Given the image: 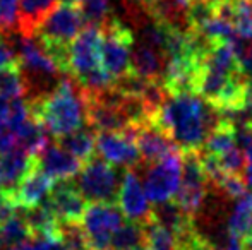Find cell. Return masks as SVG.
<instances>
[{
  "label": "cell",
  "instance_id": "f546056e",
  "mask_svg": "<svg viewBox=\"0 0 252 250\" xmlns=\"http://www.w3.org/2000/svg\"><path fill=\"white\" fill-rule=\"evenodd\" d=\"M60 238L69 250H94L81 223H60Z\"/></svg>",
  "mask_w": 252,
  "mask_h": 250
},
{
  "label": "cell",
  "instance_id": "6da1fadb",
  "mask_svg": "<svg viewBox=\"0 0 252 250\" xmlns=\"http://www.w3.org/2000/svg\"><path fill=\"white\" fill-rule=\"evenodd\" d=\"M196 93L166 94L155 113L153 124L158 125L180 151H201L220 115Z\"/></svg>",
  "mask_w": 252,
  "mask_h": 250
},
{
  "label": "cell",
  "instance_id": "8992f818",
  "mask_svg": "<svg viewBox=\"0 0 252 250\" xmlns=\"http://www.w3.org/2000/svg\"><path fill=\"white\" fill-rule=\"evenodd\" d=\"M84 26L86 23H84L81 7L60 3L45 17V21L34 33V38L45 43L70 45Z\"/></svg>",
  "mask_w": 252,
  "mask_h": 250
},
{
  "label": "cell",
  "instance_id": "4fadbf2b",
  "mask_svg": "<svg viewBox=\"0 0 252 250\" xmlns=\"http://www.w3.org/2000/svg\"><path fill=\"white\" fill-rule=\"evenodd\" d=\"M117 202H119V209L122 211L124 216H127L130 221H137V223H144L153 211L139 177L130 170L124 171L122 175Z\"/></svg>",
  "mask_w": 252,
  "mask_h": 250
},
{
  "label": "cell",
  "instance_id": "8d00e7d4",
  "mask_svg": "<svg viewBox=\"0 0 252 250\" xmlns=\"http://www.w3.org/2000/svg\"><path fill=\"white\" fill-rule=\"evenodd\" d=\"M196 2H199V3H202L204 7H208L211 12H215L218 7H221L223 3L225 2H228V0H196Z\"/></svg>",
  "mask_w": 252,
  "mask_h": 250
},
{
  "label": "cell",
  "instance_id": "9a60e30c",
  "mask_svg": "<svg viewBox=\"0 0 252 250\" xmlns=\"http://www.w3.org/2000/svg\"><path fill=\"white\" fill-rule=\"evenodd\" d=\"M36 168V158L19 147L0 154V190L12 195L21 182Z\"/></svg>",
  "mask_w": 252,
  "mask_h": 250
},
{
  "label": "cell",
  "instance_id": "277c9868",
  "mask_svg": "<svg viewBox=\"0 0 252 250\" xmlns=\"http://www.w3.org/2000/svg\"><path fill=\"white\" fill-rule=\"evenodd\" d=\"M76 187L90 204H115L120 187L119 173L115 167L93 156L81 168Z\"/></svg>",
  "mask_w": 252,
  "mask_h": 250
},
{
  "label": "cell",
  "instance_id": "cb8c5ba5",
  "mask_svg": "<svg viewBox=\"0 0 252 250\" xmlns=\"http://www.w3.org/2000/svg\"><path fill=\"white\" fill-rule=\"evenodd\" d=\"M252 231V189L237 199L233 213L228 220V235L244 238Z\"/></svg>",
  "mask_w": 252,
  "mask_h": 250
},
{
  "label": "cell",
  "instance_id": "44dd1931",
  "mask_svg": "<svg viewBox=\"0 0 252 250\" xmlns=\"http://www.w3.org/2000/svg\"><path fill=\"white\" fill-rule=\"evenodd\" d=\"M151 216L158 221L161 226H165L168 231H172L175 240L184 238L186 235H189L190 231L196 230L194 226V218L187 216L177 202H165L159 204L155 211H151Z\"/></svg>",
  "mask_w": 252,
  "mask_h": 250
},
{
  "label": "cell",
  "instance_id": "ab89813d",
  "mask_svg": "<svg viewBox=\"0 0 252 250\" xmlns=\"http://www.w3.org/2000/svg\"><path fill=\"white\" fill-rule=\"evenodd\" d=\"M10 200H12V199H10V195H7V194H3L2 190H0V209H2L5 204H9Z\"/></svg>",
  "mask_w": 252,
  "mask_h": 250
},
{
  "label": "cell",
  "instance_id": "836d02e7",
  "mask_svg": "<svg viewBox=\"0 0 252 250\" xmlns=\"http://www.w3.org/2000/svg\"><path fill=\"white\" fill-rule=\"evenodd\" d=\"M246 156V168H244V182L249 189H252V144L244 149Z\"/></svg>",
  "mask_w": 252,
  "mask_h": 250
},
{
  "label": "cell",
  "instance_id": "7a4b0ae2",
  "mask_svg": "<svg viewBox=\"0 0 252 250\" xmlns=\"http://www.w3.org/2000/svg\"><path fill=\"white\" fill-rule=\"evenodd\" d=\"M30 108L34 120L60 139L86 124V91L72 77H62L50 93L33 98Z\"/></svg>",
  "mask_w": 252,
  "mask_h": 250
},
{
  "label": "cell",
  "instance_id": "3957f363",
  "mask_svg": "<svg viewBox=\"0 0 252 250\" xmlns=\"http://www.w3.org/2000/svg\"><path fill=\"white\" fill-rule=\"evenodd\" d=\"M134 50V34L117 17H110L101 26V67L113 81L124 79L130 74V57Z\"/></svg>",
  "mask_w": 252,
  "mask_h": 250
},
{
  "label": "cell",
  "instance_id": "f35d334b",
  "mask_svg": "<svg viewBox=\"0 0 252 250\" xmlns=\"http://www.w3.org/2000/svg\"><path fill=\"white\" fill-rule=\"evenodd\" d=\"M50 250H69L65 247V244L62 242V238H55V240L52 242V247H50Z\"/></svg>",
  "mask_w": 252,
  "mask_h": 250
},
{
  "label": "cell",
  "instance_id": "7402d4cb",
  "mask_svg": "<svg viewBox=\"0 0 252 250\" xmlns=\"http://www.w3.org/2000/svg\"><path fill=\"white\" fill-rule=\"evenodd\" d=\"M14 139H16V147L23 149L24 153L36 158L45 147L48 146V137L45 127L38 120H34L33 115L28 122H24L17 130H14Z\"/></svg>",
  "mask_w": 252,
  "mask_h": 250
},
{
  "label": "cell",
  "instance_id": "e575fe53",
  "mask_svg": "<svg viewBox=\"0 0 252 250\" xmlns=\"http://www.w3.org/2000/svg\"><path fill=\"white\" fill-rule=\"evenodd\" d=\"M9 118V101L5 98H0V127H5Z\"/></svg>",
  "mask_w": 252,
  "mask_h": 250
},
{
  "label": "cell",
  "instance_id": "603a6c76",
  "mask_svg": "<svg viewBox=\"0 0 252 250\" xmlns=\"http://www.w3.org/2000/svg\"><path fill=\"white\" fill-rule=\"evenodd\" d=\"M57 144L84 165L86 161H90L94 156L96 134H94L93 129L83 127V129L76 130V132L69 134V136H63L60 139H57Z\"/></svg>",
  "mask_w": 252,
  "mask_h": 250
},
{
  "label": "cell",
  "instance_id": "ba28073f",
  "mask_svg": "<svg viewBox=\"0 0 252 250\" xmlns=\"http://www.w3.org/2000/svg\"><path fill=\"white\" fill-rule=\"evenodd\" d=\"M182 178V153L158 161L148 170L144 192L153 204H165L177 194Z\"/></svg>",
  "mask_w": 252,
  "mask_h": 250
},
{
  "label": "cell",
  "instance_id": "5b68a950",
  "mask_svg": "<svg viewBox=\"0 0 252 250\" xmlns=\"http://www.w3.org/2000/svg\"><path fill=\"white\" fill-rule=\"evenodd\" d=\"M208 178L202 170L199 151H182V178L175 202L187 216L194 218L204 204Z\"/></svg>",
  "mask_w": 252,
  "mask_h": 250
},
{
  "label": "cell",
  "instance_id": "5bb4252c",
  "mask_svg": "<svg viewBox=\"0 0 252 250\" xmlns=\"http://www.w3.org/2000/svg\"><path fill=\"white\" fill-rule=\"evenodd\" d=\"M36 168L52 182H63L72 180L76 175H79L83 163L59 144H48L36 156Z\"/></svg>",
  "mask_w": 252,
  "mask_h": 250
},
{
  "label": "cell",
  "instance_id": "60d3db41",
  "mask_svg": "<svg viewBox=\"0 0 252 250\" xmlns=\"http://www.w3.org/2000/svg\"><path fill=\"white\" fill-rule=\"evenodd\" d=\"M60 2L65 3V5H77V7H79L83 0H60Z\"/></svg>",
  "mask_w": 252,
  "mask_h": 250
},
{
  "label": "cell",
  "instance_id": "52a82bcc",
  "mask_svg": "<svg viewBox=\"0 0 252 250\" xmlns=\"http://www.w3.org/2000/svg\"><path fill=\"white\" fill-rule=\"evenodd\" d=\"M124 224V214L115 204H90L81 226L94 250H110L115 231Z\"/></svg>",
  "mask_w": 252,
  "mask_h": 250
},
{
  "label": "cell",
  "instance_id": "e0dca14e",
  "mask_svg": "<svg viewBox=\"0 0 252 250\" xmlns=\"http://www.w3.org/2000/svg\"><path fill=\"white\" fill-rule=\"evenodd\" d=\"M165 57L155 48L144 43H134L132 57H130V74L139 79L161 83L163 70H165Z\"/></svg>",
  "mask_w": 252,
  "mask_h": 250
},
{
  "label": "cell",
  "instance_id": "2e32d148",
  "mask_svg": "<svg viewBox=\"0 0 252 250\" xmlns=\"http://www.w3.org/2000/svg\"><path fill=\"white\" fill-rule=\"evenodd\" d=\"M53 187V182L41 170L34 168L17 187L16 192L10 195L12 202L16 204L19 209H28L33 207L36 204H40L41 200H45L50 194Z\"/></svg>",
  "mask_w": 252,
  "mask_h": 250
},
{
  "label": "cell",
  "instance_id": "30bf717a",
  "mask_svg": "<svg viewBox=\"0 0 252 250\" xmlns=\"http://www.w3.org/2000/svg\"><path fill=\"white\" fill-rule=\"evenodd\" d=\"M132 132L141 160L146 161V163L155 165L158 161L165 160V158L172 156V154L182 153L177 147V144L153 122H144V124L136 125Z\"/></svg>",
  "mask_w": 252,
  "mask_h": 250
},
{
  "label": "cell",
  "instance_id": "f1b7e54d",
  "mask_svg": "<svg viewBox=\"0 0 252 250\" xmlns=\"http://www.w3.org/2000/svg\"><path fill=\"white\" fill-rule=\"evenodd\" d=\"M79 7L86 24H93V26L101 28L112 17L110 0H83Z\"/></svg>",
  "mask_w": 252,
  "mask_h": 250
},
{
  "label": "cell",
  "instance_id": "8fae6325",
  "mask_svg": "<svg viewBox=\"0 0 252 250\" xmlns=\"http://www.w3.org/2000/svg\"><path fill=\"white\" fill-rule=\"evenodd\" d=\"M19 58V65L23 70V76L33 77L38 83H45V81H53L60 76V70L57 65L50 60L41 45L34 38H24L21 36L17 47L14 48Z\"/></svg>",
  "mask_w": 252,
  "mask_h": 250
},
{
  "label": "cell",
  "instance_id": "1f68e13d",
  "mask_svg": "<svg viewBox=\"0 0 252 250\" xmlns=\"http://www.w3.org/2000/svg\"><path fill=\"white\" fill-rule=\"evenodd\" d=\"M221 192H225L228 197H235L239 199L242 194H246V182H244V177H235V175H225V177L220 180V184L216 185Z\"/></svg>",
  "mask_w": 252,
  "mask_h": 250
},
{
  "label": "cell",
  "instance_id": "d6986e66",
  "mask_svg": "<svg viewBox=\"0 0 252 250\" xmlns=\"http://www.w3.org/2000/svg\"><path fill=\"white\" fill-rule=\"evenodd\" d=\"M60 0H19V33L33 38L45 17L57 7Z\"/></svg>",
  "mask_w": 252,
  "mask_h": 250
},
{
  "label": "cell",
  "instance_id": "83f0119b",
  "mask_svg": "<svg viewBox=\"0 0 252 250\" xmlns=\"http://www.w3.org/2000/svg\"><path fill=\"white\" fill-rule=\"evenodd\" d=\"M24 93H26V81H24L21 65L0 69V98L12 101L23 98Z\"/></svg>",
  "mask_w": 252,
  "mask_h": 250
},
{
  "label": "cell",
  "instance_id": "ffe728a7",
  "mask_svg": "<svg viewBox=\"0 0 252 250\" xmlns=\"http://www.w3.org/2000/svg\"><path fill=\"white\" fill-rule=\"evenodd\" d=\"M215 14L232 23L235 34L244 41H252V0H228Z\"/></svg>",
  "mask_w": 252,
  "mask_h": 250
},
{
  "label": "cell",
  "instance_id": "d6a6232c",
  "mask_svg": "<svg viewBox=\"0 0 252 250\" xmlns=\"http://www.w3.org/2000/svg\"><path fill=\"white\" fill-rule=\"evenodd\" d=\"M239 65H240V72L246 77L247 81H252V43L246 45L242 55L239 57Z\"/></svg>",
  "mask_w": 252,
  "mask_h": 250
},
{
  "label": "cell",
  "instance_id": "ac0fdd59",
  "mask_svg": "<svg viewBox=\"0 0 252 250\" xmlns=\"http://www.w3.org/2000/svg\"><path fill=\"white\" fill-rule=\"evenodd\" d=\"M23 211L24 221L31 231V237L41 238H59L60 237V223L53 213L48 197L33 207Z\"/></svg>",
  "mask_w": 252,
  "mask_h": 250
},
{
  "label": "cell",
  "instance_id": "484cf974",
  "mask_svg": "<svg viewBox=\"0 0 252 250\" xmlns=\"http://www.w3.org/2000/svg\"><path fill=\"white\" fill-rule=\"evenodd\" d=\"M143 247H146L144 224L137 221H124L110 244V250H136Z\"/></svg>",
  "mask_w": 252,
  "mask_h": 250
},
{
  "label": "cell",
  "instance_id": "7c38bea8",
  "mask_svg": "<svg viewBox=\"0 0 252 250\" xmlns=\"http://www.w3.org/2000/svg\"><path fill=\"white\" fill-rule=\"evenodd\" d=\"M48 200L59 223H81L88 202L72 180L53 182Z\"/></svg>",
  "mask_w": 252,
  "mask_h": 250
},
{
  "label": "cell",
  "instance_id": "4316f807",
  "mask_svg": "<svg viewBox=\"0 0 252 250\" xmlns=\"http://www.w3.org/2000/svg\"><path fill=\"white\" fill-rule=\"evenodd\" d=\"M144 240H146L148 250H175L177 242L172 231H168L165 226L158 223L150 214L144 221Z\"/></svg>",
  "mask_w": 252,
  "mask_h": 250
},
{
  "label": "cell",
  "instance_id": "74e56055",
  "mask_svg": "<svg viewBox=\"0 0 252 250\" xmlns=\"http://www.w3.org/2000/svg\"><path fill=\"white\" fill-rule=\"evenodd\" d=\"M240 244H242L244 250H252V231L251 233H247L244 238H240Z\"/></svg>",
  "mask_w": 252,
  "mask_h": 250
},
{
  "label": "cell",
  "instance_id": "9c48e42d",
  "mask_svg": "<svg viewBox=\"0 0 252 250\" xmlns=\"http://www.w3.org/2000/svg\"><path fill=\"white\" fill-rule=\"evenodd\" d=\"M96 151L100 153L101 160H105L112 167L132 168L141 161L132 129L120 132H98Z\"/></svg>",
  "mask_w": 252,
  "mask_h": 250
},
{
  "label": "cell",
  "instance_id": "d4e9b609",
  "mask_svg": "<svg viewBox=\"0 0 252 250\" xmlns=\"http://www.w3.org/2000/svg\"><path fill=\"white\" fill-rule=\"evenodd\" d=\"M31 238V231L24 221L23 211L17 207L16 214L0 226V250H12Z\"/></svg>",
  "mask_w": 252,
  "mask_h": 250
},
{
  "label": "cell",
  "instance_id": "d590c367",
  "mask_svg": "<svg viewBox=\"0 0 252 250\" xmlns=\"http://www.w3.org/2000/svg\"><path fill=\"white\" fill-rule=\"evenodd\" d=\"M223 250H244L242 244H240V238L226 235V242H225V245H223Z\"/></svg>",
  "mask_w": 252,
  "mask_h": 250
},
{
  "label": "cell",
  "instance_id": "4dcf8cb0",
  "mask_svg": "<svg viewBox=\"0 0 252 250\" xmlns=\"http://www.w3.org/2000/svg\"><path fill=\"white\" fill-rule=\"evenodd\" d=\"M175 250H215L213 244L206 237L197 233V230L190 231L189 235H186L184 238H179Z\"/></svg>",
  "mask_w": 252,
  "mask_h": 250
}]
</instances>
